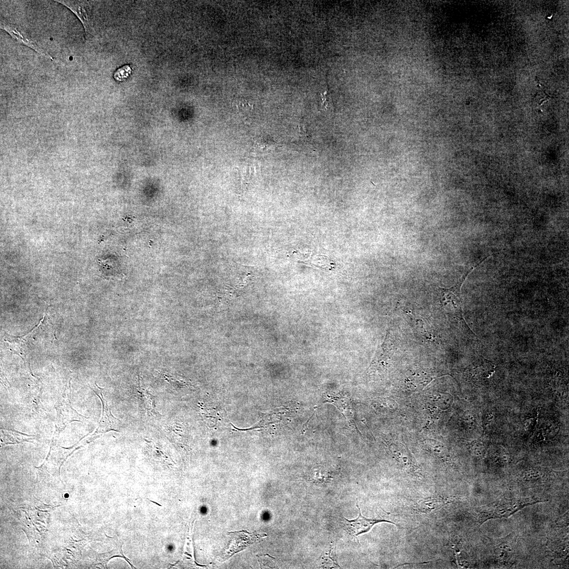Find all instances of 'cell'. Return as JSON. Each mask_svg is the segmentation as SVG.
Listing matches in <instances>:
<instances>
[{
	"mask_svg": "<svg viewBox=\"0 0 569 569\" xmlns=\"http://www.w3.org/2000/svg\"><path fill=\"white\" fill-rule=\"evenodd\" d=\"M151 501V502H152L154 503L155 504H157V505H158V506H162L160 505V504H158V503H156V502H154V501Z\"/></svg>",
	"mask_w": 569,
	"mask_h": 569,
	"instance_id": "4fadbf2b",
	"label": "cell"
},
{
	"mask_svg": "<svg viewBox=\"0 0 569 569\" xmlns=\"http://www.w3.org/2000/svg\"><path fill=\"white\" fill-rule=\"evenodd\" d=\"M357 507L359 510V516L358 518L352 520H349L345 518H343L344 528L352 537H357L361 534L369 532L375 524L380 522H387L394 524L393 522L390 521L365 518L362 515L358 504H357Z\"/></svg>",
	"mask_w": 569,
	"mask_h": 569,
	"instance_id": "277c9868",
	"label": "cell"
},
{
	"mask_svg": "<svg viewBox=\"0 0 569 569\" xmlns=\"http://www.w3.org/2000/svg\"><path fill=\"white\" fill-rule=\"evenodd\" d=\"M95 385L97 386L98 391H95L92 389V390L96 395L99 397L101 401L102 404V414L98 428L96 429L95 433L92 434L90 438V439H95L96 436L109 431H114L119 432L120 424L121 422L120 420L115 417L111 414L108 402H107L104 398L102 393V389L99 388L97 385Z\"/></svg>",
	"mask_w": 569,
	"mask_h": 569,
	"instance_id": "7a4b0ae2",
	"label": "cell"
},
{
	"mask_svg": "<svg viewBox=\"0 0 569 569\" xmlns=\"http://www.w3.org/2000/svg\"><path fill=\"white\" fill-rule=\"evenodd\" d=\"M71 391L67 398H63L56 405L58 429L61 431L70 423L74 421L82 422L84 416L75 410L71 404Z\"/></svg>",
	"mask_w": 569,
	"mask_h": 569,
	"instance_id": "3957f363",
	"label": "cell"
},
{
	"mask_svg": "<svg viewBox=\"0 0 569 569\" xmlns=\"http://www.w3.org/2000/svg\"><path fill=\"white\" fill-rule=\"evenodd\" d=\"M132 72V69L129 65H126L118 69L114 73L113 77L116 81H123L128 78Z\"/></svg>",
	"mask_w": 569,
	"mask_h": 569,
	"instance_id": "30bf717a",
	"label": "cell"
},
{
	"mask_svg": "<svg viewBox=\"0 0 569 569\" xmlns=\"http://www.w3.org/2000/svg\"><path fill=\"white\" fill-rule=\"evenodd\" d=\"M2 28L6 30L8 33L19 42L23 43L24 45L35 49L39 53H41L42 55L49 57V58L53 60L47 53H45L44 51L41 50L33 41L29 39L26 36L21 34L16 28L7 25L5 26L4 25H2Z\"/></svg>",
	"mask_w": 569,
	"mask_h": 569,
	"instance_id": "52a82bcc",
	"label": "cell"
},
{
	"mask_svg": "<svg viewBox=\"0 0 569 569\" xmlns=\"http://www.w3.org/2000/svg\"><path fill=\"white\" fill-rule=\"evenodd\" d=\"M185 554H187V555H190V556H191V555L190 554H188V553H187V552H186V553H185Z\"/></svg>",
	"mask_w": 569,
	"mask_h": 569,
	"instance_id": "5bb4252c",
	"label": "cell"
},
{
	"mask_svg": "<svg viewBox=\"0 0 569 569\" xmlns=\"http://www.w3.org/2000/svg\"><path fill=\"white\" fill-rule=\"evenodd\" d=\"M543 472L538 469H532L529 470L524 473V478L533 479L540 478L542 477Z\"/></svg>",
	"mask_w": 569,
	"mask_h": 569,
	"instance_id": "8fae6325",
	"label": "cell"
},
{
	"mask_svg": "<svg viewBox=\"0 0 569 569\" xmlns=\"http://www.w3.org/2000/svg\"><path fill=\"white\" fill-rule=\"evenodd\" d=\"M255 146L256 149H259L262 152L264 153L270 152L276 147L275 143L270 139L263 138L259 139V140L255 142Z\"/></svg>",
	"mask_w": 569,
	"mask_h": 569,
	"instance_id": "9c48e42d",
	"label": "cell"
},
{
	"mask_svg": "<svg viewBox=\"0 0 569 569\" xmlns=\"http://www.w3.org/2000/svg\"><path fill=\"white\" fill-rule=\"evenodd\" d=\"M507 504H506V503L504 504L503 503V505H502V504L500 505L499 504V505L496 506V508L493 507L492 509H489L488 510L486 511V513L482 512V514H484L486 516L485 517V520L486 521L492 518L508 517L513 513L517 512L518 510L521 509V508L527 505V504H528L527 503L519 501H512V502Z\"/></svg>",
	"mask_w": 569,
	"mask_h": 569,
	"instance_id": "5b68a950",
	"label": "cell"
},
{
	"mask_svg": "<svg viewBox=\"0 0 569 569\" xmlns=\"http://www.w3.org/2000/svg\"><path fill=\"white\" fill-rule=\"evenodd\" d=\"M2 433V441H3L4 444L6 445L23 443L28 441V439H31V438H28L27 435L8 430H4V429H3Z\"/></svg>",
	"mask_w": 569,
	"mask_h": 569,
	"instance_id": "ba28073f",
	"label": "cell"
},
{
	"mask_svg": "<svg viewBox=\"0 0 569 569\" xmlns=\"http://www.w3.org/2000/svg\"><path fill=\"white\" fill-rule=\"evenodd\" d=\"M69 8L81 21L86 32L90 30L89 18L83 2L56 1Z\"/></svg>",
	"mask_w": 569,
	"mask_h": 569,
	"instance_id": "8992f818",
	"label": "cell"
},
{
	"mask_svg": "<svg viewBox=\"0 0 569 569\" xmlns=\"http://www.w3.org/2000/svg\"><path fill=\"white\" fill-rule=\"evenodd\" d=\"M474 268L465 274L455 286L447 289L439 288L441 291L440 303L443 309L448 315L459 320L465 321L463 312V300L461 298V287Z\"/></svg>",
	"mask_w": 569,
	"mask_h": 569,
	"instance_id": "6da1fadb",
	"label": "cell"
},
{
	"mask_svg": "<svg viewBox=\"0 0 569 569\" xmlns=\"http://www.w3.org/2000/svg\"><path fill=\"white\" fill-rule=\"evenodd\" d=\"M474 451L478 455L482 456L485 453V447L482 443L475 442L473 443Z\"/></svg>",
	"mask_w": 569,
	"mask_h": 569,
	"instance_id": "7c38bea8",
	"label": "cell"
}]
</instances>
